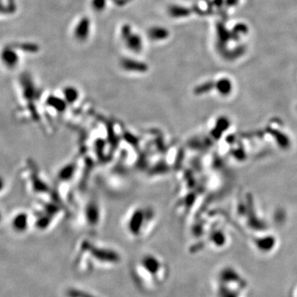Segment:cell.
<instances>
[{
	"label": "cell",
	"instance_id": "cell-1",
	"mask_svg": "<svg viewBox=\"0 0 297 297\" xmlns=\"http://www.w3.org/2000/svg\"><path fill=\"white\" fill-rule=\"evenodd\" d=\"M121 260L120 253L112 247L86 240L79 246L73 266L80 274L89 275L100 270L113 268Z\"/></svg>",
	"mask_w": 297,
	"mask_h": 297
},
{
	"label": "cell",
	"instance_id": "cell-2",
	"mask_svg": "<svg viewBox=\"0 0 297 297\" xmlns=\"http://www.w3.org/2000/svg\"><path fill=\"white\" fill-rule=\"evenodd\" d=\"M131 274L139 289L151 293L164 287L169 279V268L160 257L146 254L131 265Z\"/></svg>",
	"mask_w": 297,
	"mask_h": 297
},
{
	"label": "cell",
	"instance_id": "cell-3",
	"mask_svg": "<svg viewBox=\"0 0 297 297\" xmlns=\"http://www.w3.org/2000/svg\"><path fill=\"white\" fill-rule=\"evenodd\" d=\"M247 282L232 267H224L216 276L215 297H245Z\"/></svg>",
	"mask_w": 297,
	"mask_h": 297
},
{
	"label": "cell",
	"instance_id": "cell-4",
	"mask_svg": "<svg viewBox=\"0 0 297 297\" xmlns=\"http://www.w3.org/2000/svg\"><path fill=\"white\" fill-rule=\"evenodd\" d=\"M153 210L146 208H135L127 216L125 222L126 233L133 239L146 238L153 229Z\"/></svg>",
	"mask_w": 297,
	"mask_h": 297
},
{
	"label": "cell",
	"instance_id": "cell-5",
	"mask_svg": "<svg viewBox=\"0 0 297 297\" xmlns=\"http://www.w3.org/2000/svg\"><path fill=\"white\" fill-rule=\"evenodd\" d=\"M23 52L20 44H7L0 49V64L8 71L18 69L21 63V53Z\"/></svg>",
	"mask_w": 297,
	"mask_h": 297
},
{
	"label": "cell",
	"instance_id": "cell-6",
	"mask_svg": "<svg viewBox=\"0 0 297 297\" xmlns=\"http://www.w3.org/2000/svg\"><path fill=\"white\" fill-rule=\"evenodd\" d=\"M120 36L124 45L129 51L134 53H140L144 48L143 39L140 34L134 31L131 25L125 24L120 29Z\"/></svg>",
	"mask_w": 297,
	"mask_h": 297
},
{
	"label": "cell",
	"instance_id": "cell-7",
	"mask_svg": "<svg viewBox=\"0 0 297 297\" xmlns=\"http://www.w3.org/2000/svg\"><path fill=\"white\" fill-rule=\"evenodd\" d=\"M91 33V22L88 17H83L78 21L74 29V37L79 42L87 41Z\"/></svg>",
	"mask_w": 297,
	"mask_h": 297
},
{
	"label": "cell",
	"instance_id": "cell-8",
	"mask_svg": "<svg viewBox=\"0 0 297 297\" xmlns=\"http://www.w3.org/2000/svg\"><path fill=\"white\" fill-rule=\"evenodd\" d=\"M29 226H30L29 215L23 210L16 213L15 215H13L11 219L12 228L18 233L26 232V231H28V229L29 228Z\"/></svg>",
	"mask_w": 297,
	"mask_h": 297
},
{
	"label": "cell",
	"instance_id": "cell-9",
	"mask_svg": "<svg viewBox=\"0 0 297 297\" xmlns=\"http://www.w3.org/2000/svg\"><path fill=\"white\" fill-rule=\"evenodd\" d=\"M120 67L126 71L136 72V73H145L148 69V65L145 62L128 57H125L121 59Z\"/></svg>",
	"mask_w": 297,
	"mask_h": 297
},
{
	"label": "cell",
	"instance_id": "cell-10",
	"mask_svg": "<svg viewBox=\"0 0 297 297\" xmlns=\"http://www.w3.org/2000/svg\"><path fill=\"white\" fill-rule=\"evenodd\" d=\"M147 35L150 41H163L169 38L170 32L164 27L153 26L148 29Z\"/></svg>",
	"mask_w": 297,
	"mask_h": 297
},
{
	"label": "cell",
	"instance_id": "cell-11",
	"mask_svg": "<svg viewBox=\"0 0 297 297\" xmlns=\"http://www.w3.org/2000/svg\"><path fill=\"white\" fill-rule=\"evenodd\" d=\"M16 8L17 7L13 0H0V17L13 14Z\"/></svg>",
	"mask_w": 297,
	"mask_h": 297
},
{
	"label": "cell",
	"instance_id": "cell-12",
	"mask_svg": "<svg viewBox=\"0 0 297 297\" xmlns=\"http://www.w3.org/2000/svg\"><path fill=\"white\" fill-rule=\"evenodd\" d=\"M66 297H98L92 294V292H88L85 290L79 289V288H69L67 290Z\"/></svg>",
	"mask_w": 297,
	"mask_h": 297
},
{
	"label": "cell",
	"instance_id": "cell-13",
	"mask_svg": "<svg viewBox=\"0 0 297 297\" xmlns=\"http://www.w3.org/2000/svg\"><path fill=\"white\" fill-rule=\"evenodd\" d=\"M169 14L170 17L173 18H182L187 16V11L186 8H182V6L179 5H170L168 9Z\"/></svg>",
	"mask_w": 297,
	"mask_h": 297
},
{
	"label": "cell",
	"instance_id": "cell-14",
	"mask_svg": "<svg viewBox=\"0 0 297 297\" xmlns=\"http://www.w3.org/2000/svg\"><path fill=\"white\" fill-rule=\"evenodd\" d=\"M64 99L69 103H74L77 100L79 92L74 87H66L64 90Z\"/></svg>",
	"mask_w": 297,
	"mask_h": 297
},
{
	"label": "cell",
	"instance_id": "cell-15",
	"mask_svg": "<svg viewBox=\"0 0 297 297\" xmlns=\"http://www.w3.org/2000/svg\"><path fill=\"white\" fill-rule=\"evenodd\" d=\"M108 0H92V8L97 12H102L104 10L107 6Z\"/></svg>",
	"mask_w": 297,
	"mask_h": 297
},
{
	"label": "cell",
	"instance_id": "cell-16",
	"mask_svg": "<svg viewBox=\"0 0 297 297\" xmlns=\"http://www.w3.org/2000/svg\"><path fill=\"white\" fill-rule=\"evenodd\" d=\"M6 187H7V182H6V179L2 176V175H0V194H1L2 192H4Z\"/></svg>",
	"mask_w": 297,
	"mask_h": 297
},
{
	"label": "cell",
	"instance_id": "cell-17",
	"mask_svg": "<svg viewBox=\"0 0 297 297\" xmlns=\"http://www.w3.org/2000/svg\"><path fill=\"white\" fill-rule=\"evenodd\" d=\"M2 220H3V212H2V210L0 209V222L2 221Z\"/></svg>",
	"mask_w": 297,
	"mask_h": 297
},
{
	"label": "cell",
	"instance_id": "cell-18",
	"mask_svg": "<svg viewBox=\"0 0 297 297\" xmlns=\"http://www.w3.org/2000/svg\"><path fill=\"white\" fill-rule=\"evenodd\" d=\"M294 296H295V297H297V290H296V291H295Z\"/></svg>",
	"mask_w": 297,
	"mask_h": 297
}]
</instances>
